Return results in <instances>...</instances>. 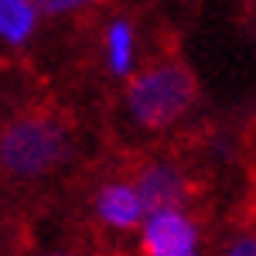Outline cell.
<instances>
[{"label":"cell","mask_w":256,"mask_h":256,"mask_svg":"<svg viewBox=\"0 0 256 256\" xmlns=\"http://www.w3.org/2000/svg\"><path fill=\"white\" fill-rule=\"evenodd\" d=\"M198 96V82L188 65L158 62L134 72L126 86V113L140 130H168L184 116Z\"/></svg>","instance_id":"1"},{"label":"cell","mask_w":256,"mask_h":256,"mask_svg":"<svg viewBox=\"0 0 256 256\" xmlns=\"http://www.w3.org/2000/svg\"><path fill=\"white\" fill-rule=\"evenodd\" d=\"M68 154V134L48 113H24L0 130V168L18 178H41Z\"/></svg>","instance_id":"2"},{"label":"cell","mask_w":256,"mask_h":256,"mask_svg":"<svg viewBox=\"0 0 256 256\" xmlns=\"http://www.w3.org/2000/svg\"><path fill=\"white\" fill-rule=\"evenodd\" d=\"M140 250L144 256H202L198 222L184 208L150 212L140 226Z\"/></svg>","instance_id":"3"},{"label":"cell","mask_w":256,"mask_h":256,"mask_svg":"<svg viewBox=\"0 0 256 256\" xmlns=\"http://www.w3.org/2000/svg\"><path fill=\"white\" fill-rule=\"evenodd\" d=\"M134 188L144 198L147 216H150V212H168V208H181L184 205V198H188V178L171 160H150V164L137 168Z\"/></svg>","instance_id":"4"},{"label":"cell","mask_w":256,"mask_h":256,"mask_svg":"<svg viewBox=\"0 0 256 256\" xmlns=\"http://www.w3.org/2000/svg\"><path fill=\"white\" fill-rule=\"evenodd\" d=\"M96 218L102 226L116 229V232H126V229H140L144 218H147V205L144 198L137 195L134 181H106L96 192Z\"/></svg>","instance_id":"5"},{"label":"cell","mask_w":256,"mask_h":256,"mask_svg":"<svg viewBox=\"0 0 256 256\" xmlns=\"http://www.w3.org/2000/svg\"><path fill=\"white\" fill-rule=\"evenodd\" d=\"M134 52H137V31L130 18H113L102 34V55L113 76H130L134 68Z\"/></svg>","instance_id":"6"},{"label":"cell","mask_w":256,"mask_h":256,"mask_svg":"<svg viewBox=\"0 0 256 256\" xmlns=\"http://www.w3.org/2000/svg\"><path fill=\"white\" fill-rule=\"evenodd\" d=\"M38 28V4L31 0H0V41L24 44Z\"/></svg>","instance_id":"7"},{"label":"cell","mask_w":256,"mask_h":256,"mask_svg":"<svg viewBox=\"0 0 256 256\" xmlns=\"http://www.w3.org/2000/svg\"><path fill=\"white\" fill-rule=\"evenodd\" d=\"M222 256H256V236L253 232H239V236L226 246Z\"/></svg>","instance_id":"8"},{"label":"cell","mask_w":256,"mask_h":256,"mask_svg":"<svg viewBox=\"0 0 256 256\" xmlns=\"http://www.w3.org/2000/svg\"><path fill=\"white\" fill-rule=\"evenodd\" d=\"M76 7H79V0H44L41 4V10H48V14H68Z\"/></svg>","instance_id":"9"},{"label":"cell","mask_w":256,"mask_h":256,"mask_svg":"<svg viewBox=\"0 0 256 256\" xmlns=\"http://www.w3.org/2000/svg\"><path fill=\"white\" fill-rule=\"evenodd\" d=\"M44 256H68V253H62V250H55V253H44Z\"/></svg>","instance_id":"10"}]
</instances>
